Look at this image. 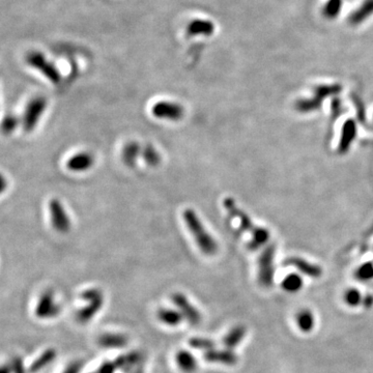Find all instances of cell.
I'll return each mask as SVG.
<instances>
[{"instance_id":"cell-1","label":"cell","mask_w":373,"mask_h":373,"mask_svg":"<svg viewBox=\"0 0 373 373\" xmlns=\"http://www.w3.org/2000/svg\"><path fill=\"white\" fill-rule=\"evenodd\" d=\"M184 220L200 250L206 255H214L218 250V245L204 228L196 211L192 208H187L184 211Z\"/></svg>"},{"instance_id":"cell-2","label":"cell","mask_w":373,"mask_h":373,"mask_svg":"<svg viewBox=\"0 0 373 373\" xmlns=\"http://www.w3.org/2000/svg\"><path fill=\"white\" fill-rule=\"evenodd\" d=\"M223 204L225 208L228 210V212L232 216L236 217L237 219L240 220L241 226L244 230H247V232L252 234V242L250 244V248L252 250H255V249L259 248L263 244H265L269 240V232L266 229L263 228H256L253 226L250 218H249L244 211H242L236 204L235 200L232 198H226L223 201Z\"/></svg>"},{"instance_id":"cell-3","label":"cell","mask_w":373,"mask_h":373,"mask_svg":"<svg viewBox=\"0 0 373 373\" xmlns=\"http://www.w3.org/2000/svg\"><path fill=\"white\" fill-rule=\"evenodd\" d=\"M274 256L275 247L270 246L262 252L258 260V281L264 287H270L274 281Z\"/></svg>"},{"instance_id":"cell-4","label":"cell","mask_w":373,"mask_h":373,"mask_svg":"<svg viewBox=\"0 0 373 373\" xmlns=\"http://www.w3.org/2000/svg\"><path fill=\"white\" fill-rule=\"evenodd\" d=\"M341 91V86L338 84L334 85H321L317 86L315 90V96L309 100H302L297 102L296 108L300 111L309 112L317 109L321 106L323 100L331 95H335Z\"/></svg>"},{"instance_id":"cell-5","label":"cell","mask_w":373,"mask_h":373,"mask_svg":"<svg viewBox=\"0 0 373 373\" xmlns=\"http://www.w3.org/2000/svg\"><path fill=\"white\" fill-rule=\"evenodd\" d=\"M47 107V101L43 97L32 99L26 107L23 116V129L26 132H31L37 124Z\"/></svg>"},{"instance_id":"cell-6","label":"cell","mask_w":373,"mask_h":373,"mask_svg":"<svg viewBox=\"0 0 373 373\" xmlns=\"http://www.w3.org/2000/svg\"><path fill=\"white\" fill-rule=\"evenodd\" d=\"M27 62L34 68H37L38 70L46 77L50 81H52L54 84H58V82L61 79L60 73L57 70V68L47 61L45 56L41 53L34 52L30 53V54L27 56Z\"/></svg>"},{"instance_id":"cell-7","label":"cell","mask_w":373,"mask_h":373,"mask_svg":"<svg viewBox=\"0 0 373 373\" xmlns=\"http://www.w3.org/2000/svg\"><path fill=\"white\" fill-rule=\"evenodd\" d=\"M152 113L158 118L177 121L184 117L185 109L182 105L177 103L161 101L153 106Z\"/></svg>"},{"instance_id":"cell-8","label":"cell","mask_w":373,"mask_h":373,"mask_svg":"<svg viewBox=\"0 0 373 373\" xmlns=\"http://www.w3.org/2000/svg\"><path fill=\"white\" fill-rule=\"evenodd\" d=\"M172 302L173 304L180 310V312L183 314L184 318L191 324L196 326L200 324L201 322V313L195 308L193 304L190 303L188 297L183 293H174L172 295Z\"/></svg>"},{"instance_id":"cell-9","label":"cell","mask_w":373,"mask_h":373,"mask_svg":"<svg viewBox=\"0 0 373 373\" xmlns=\"http://www.w3.org/2000/svg\"><path fill=\"white\" fill-rule=\"evenodd\" d=\"M49 210L51 214V221L53 227L59 233L62 234L66 233L70 228V220L65 212L61 202L56 198H53L49 202Z\"/></svg>"},{"instance_id":"cell-10","label":"cell","mask_w":373,"mask_h":373,"mask_svg":"<svg viewBox=\"0 0 373 373\" xmlns=\"http://www.w3.org/2000/svg\"><path fill=\"white\" fill-rule=\"evenodd\" d=\"M61 311V307L54 302V293L52 290L45 291L35 308V315L39 318H53L56 317Z\"/></svg>"},{"instance_id":"cell-11","label":"cell","mask_w":373,"mask_h":373,"mask_svg":"<svg viewBox=\"0 0 373 373\" xmlns=\"http://www.w3.org/2000/svg\"><path fill=\"white\" fill-rule=\"evenodd\" d=\"M204 360L209 363H219L223 365L233 366L238 362V356L233 349H216L212 348L208 351H205Z\"/></svg>"},{"instance_id":"cell-12","label":"cell","mask_w":373,"mask_h":373,"mask_svg":"<svg viewBox=\"0 0 373 373\" xmlns=\"http://www.w3.org/2000/svg\"><path fill=\"white\" fill-rule=\"evenodd\" d=\"M285 265H292L297 269L302 274L311 278H319L323 274L322 269L317 264H313L305 259L299 257H291L285 261Z\"/></svg>"},{"instance_id":"cell-13","label":"cell","mask_w":373,"mask_h":373,"mask_svg":"<svg viewBox=\"0 0 373 373\" xmlns=\"http://www.w3.org/2000/svg\"><path fill=\"white\" fill-rule=\"evenodd\" d=\"M94 163L95 159L91 154L79 153L68 160L66 162V167L70 171L81 172L92 168Z\"/></svg>"},{"instance_id":"cell-14","label":"cell","mask_w":373,"mask_h":373,"mask_svg":"<svg viewBox=\"0 0 373 373\" xmlns=\"http://www.w3.org/2000/svg\"><path fill=\"white\" fill-rule=\"evenodd\" d=\"M357 136V126L356 122L349 119L344 122V126L342 128V136L339 143V153L344 154L348 151L352 141Z\"/></svg>"},{"instance_id":"cell-15","label":"cell","mask_w":373,"mask_h":373,"mask_svg":"<svg viewBox=\"0 0 373 373\" xmlns=\"http://www.w3.org/2000/svg\"><path fill=\"white\" fill-rule=\"evenodd\" d=\"M214 31L215 25L208 20H194L187 27L188 34L192 35V37H195V35L209 37V35L214 33Z\"/></svg>"},{"instance_id":"cell-16","label":"cell","mask_w":373,"mask_h":373,"mask_svg":"<svg viewBox=\"0 0 373 373\" xmlns=\"http://www.w3.org/2000/svg\"><path fill=\"white\" fill-rule=\"evenodd\" d=\"M99 344L105 348H121L128 344V338L122 334L106 333L99 338Z\"/></svg>"},{"instance_id":"cell-17","label":"cell","mask_w":373,"mask_h":373,"mask_svg":"<svg viewBox=\"0 0 373 373\" xmlns=\"http://www.w3.org/2000/svg\"><path fill=\"white\" fill-rule=\"evenodd\" d=\"M175 359H176L177 366H179L180 369L186 373H193L196 371L198 367L196 359H195L193 354L188 350L182 349L180 351H177Z\"/></svg>"},{"instance_id":"cell-18","label":"cell","mask_w":373,"mask_h":373,"mask_svg":"<svg viewBox=\"0 0 373 373\" xmlns=\"http://www.w3.org/2000/svg\"><path fill=\"white\" fill-rule=\"evenodd\" d=\"M103 303H104V297L103 295L96 299V300H93L91 302H88V304L86 307L82 308L78 314H77V317H78V321L80 323H87L90 322L91 319L101 310L102 306H103Z\"/></svg>"},{"instance_id":"cell-19","label":"cell","mask_w":373,"mask_h":373,"mask_svg":"<svg viewBox=\"0 0 373 373\" xmlns=\"http://www.w3.org/2000/svg\"><path fill=\"white\" fill-rule=\"evenodd\" d=\"M158 318L164 325H167L169 327H176L181 325L184 319V316L180 312V310L161 308L158 311Z\"/></svg>"},{"instance_id":"cell-20","label":"cell","mask_w":373,"mask_h":373,"mask_svg":"<svg viewBox=\"0 0 373 373\" xmlns=\"http://www.w3.org/2000/svg\"><path fill=\"white\" fill-rule=\"evenodd\" d=\"M247 330L244 326H236L230 330L223 338V344L226 348L233 349L237 347L245 338Z\"/></svg>"},{"instance_id":"cell-21","label":"cell","mask_w":373,"mask_h":373,"mask_svg":"<svg viewBox=\"0 0 373 373\" xmlns=\"http://www.w3.org/2000/svg\"><path fill=\"white\" fill-rule=\"evenodd\" d=\"M295 322L299 329L304 333H310L315 327V317L311 310L302 309L296 313Z\"/></svg>"},{"instance_id":"cell-22","label":"cell","mask_w":373,"mask_h":373,"mask_svg":"<svg viewBox=\"0 0 373 373\" xmlns=\"http://www.w3.org/2000/svg\"><path fill=\"white\" fill-rule=\"evenodd\" d=\"M57 356V352L54 348H48L46 349L41 356L35 360L29 367L28 372L29 373H37L47 367L49 364H51L53 361L55 360Z\"/></svg>"},{"instance_id":"cell-23","label":"cell","mask_w":373,"mask_h":373,"mask_svg":"<svg viewBox=\"0 0 373 373\" xmlns=\"http://www.w3.org/2000/svg\"><path fill=\"white\" fill-rule=\"evenodd\" d=\"M373 14V0H365L362 6L354 11L349 17V23L351 25H358L365 21Z\"/></svg>"},{"instance_id":"cell-24","label":"cell","mask_w":373,"mask_h":373,"mask_svg":"<svg viewBox=\"0 0 373 373\" xmlns=\"http://www.w3.org/2000/svg\"><path fill=\"white\" fill-rule=\"evenodd\" d=\"M141 359V354L138 351H131L126 354H121L116 360H114V364L117 369L121 370H130L132 369Z\"/></svg>"},{"instance_id":"cell-25","label":"cell","mask_w":373,"mask_h":373,"mask_svg":"<svg viewBox=\"0 0 373 373\" xmlns=\"http://www.w3.org/2000/svg\"><path fill=\"white\" fill-rule=\"evenodd\" d=\"M282 288L290 293H294L300 291V289L303 287V279L297 274H290L284 278L281 284Z\"/></svg>"},{"instance_id":"cell-26","label":"cell","mask_w":373,"mask_h":373,"mask_svg":"<svg viewBox=\"0 0 373 373\" xmlns=\"http://www.w3.org/2000/svg\"><path fill=\"white\" fill-rule=\"evenodd\" d=\"M342 9V0H328L323 10V15L327 19H335Z\"/></svg>"},{"instance_id":"cell-27","label":"cell","mask_w":373,"mask_h":373,"mask_svg":"<svg viewBox=\"0 0 373 373\" xmlns=\"http://www.w3.org/2000/svg\"><path fill=\"white\" fill-rule=\"evenodd\" d=\"M189 345L194 349H200L204 351L215 348V342L211 339L204 338V337H193L189 340Z\"/></svg>"},{"instance_id":"cell-28","label":"cell","mask_w":373,"mask_h":373,"mask_svg":"<svg viewBox=\"0 0 373 373\" xmlns=\"http://www.w3.org/2000/svg\"><path fill=\"white\" fill-rule=\"evenodd\" d=\"M344 302L349 307H357L363 302V296L359 289L349 288L344 293Z\"/></svg>"},{"instance_id":"cell-29","label":"cell","mask_w":373,"mask_h":373,"mask_svg":"<svg viewBox=\"0 0 373 373\" xmlns=\"http://www.w3.org/2000/svg\"><path fill=\"white\" fill-rule=\"evenodd\" d=\"M356 278L360 281H370L373 279V263L366 262L362 264L356 272Z\"/></svg>"},{"instance_id":"cell-30","label":"cell","mask_w":373,"mask_h":373,"mask_svg":"<svg viewBox=\"0 0 373 373\" xmlns=\"http://www.w3.org/2000/svg\"><path fill=\"white\" fill-rule=\"evenodd\" d=\"M145 161L151 165H157L160 162V155L153 146H146L143 152Z\"/></svg>"},{"instance_id":"cell-31","label":"cell","mask_w":373,"mask_h":373,"mask_svg":"<svg viewBox=\"0 0 373 373\" xmlns=\"http://www.w3.org/2000/svg\"><path fill=\"white\" fill-rule=\"evenodd\" d=\"M138 152H139L138 145L136 143H130L123 151V159L126 160L128 163H132L134 162L135 158L137 157Z\"/></svg>"},{"instance_id":"cell-32","label":"cell","mask_w":373,"mask_h":373,"mask_svg":"<svg viewBox=\"0 0 373 373\" xmlns=\"http://www.w3.org/2000/svg\"><path fill=\"white\" fill-rule=\"evenodd\" d=\"M10 365L12 367L13 373H26L24 363L20 357H14Z\"/></svg>"},{"instance_id":"cell-33","label":"cell","mask_w":373,"mask_h":373,"mask_svg":"<svg viewBox=\"0 0 373 373\" xmlns=\"http://www.w3.org/2000/svg\"><path fill=\"white\" fill-rule=\"evenodd\" d=\"M102 295H103L102 291H101L100 289H98V288H91V289H87V290H85V291H83V292L81 293V297H82V300H84V301H86V302H91V301L96 300V299H98V297H100V296H102Z\"/></svg>"},{"instance_id":"cell-34","label":"cell","mask_w":373,"mask_h":373,"mask_svg":"<svg viewBox=\"0 0 373 373\" xmlns=\"http://www.w3.org/2000/svg\"><path fill=\"white\" fill-rule=\"evenodd\" d=\"M116 366L114 362H105L103 363L100 368L98 369V373H114L116 370Z\"/></svg>"},{"instance_id":"cell-35","label":"cell","mask_w":373,"mask_h":373,"mask_svg":"<svg viewBox=\"0 0 373 373\" xmlns=\"http://www.w3.org/2000/svg\"><path fill=\"white\" fill-rule=\"evenodd\" d=\"M81 368H82V363L81 362H79V361L73 362L65 368V370L62 373H80Z\"/></svg>"},{"instance_id":"cell-36","label":"cell","mask_w":373,"mask_h":373,"mask_svg":"<svg viewBox=\"0 0 373 373\" xmlns=\"http://www.w3.org/2000/svg\"><path fill=\"white\" fill-rule=\"evenodd\" d=\"M17 126V119L15 117H7L4 121V130L6 132H11Z\"/></svg>"},{"instance_id":"cell-37","label":"cell","mask_w":373,"mask_h":373,"mask_svg":"<svg viewBox=\"0 0 373 373\" xmlns=\"http://www.w3.org/2000/svg\"><path fill=\"white\" fill-rule=\"evenodd\" d=\"M363 305L366 309H370L371 307H373V295L371 294H367L364 299H363Z\"/></svg>"},{"instance_id":"cell-38","label":"cell","mask_w":373,"mask_h":373,"mask_svg":"<svg viewBox=\"0 0 373 373\" xmlns=\"http://www.w3.org/2000/svg\"><path fill=\"white\" fill-rule=\"evenodd\" d=\"M2 373H13L11 365H4L2 369Z\"/></svg>"},{"instance_id":"cell-39","label":"cell","mask_w":373,"mask_h":373,"mask_svg":"<svg viewBox=\"0 0 373 373\" xmlns=\"http://www.w3.org/2000/svg\"><path fill=\"white\" fill-rule=\"evenodd\" d=\"M92 373H98V372H97V371H96V372H92Z\"/></svg>"}]
</instances>
